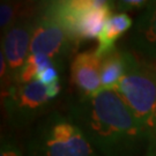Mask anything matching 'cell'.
<instances>
[{"instance_id": "8fae6325", "label": "cell", "mask_w": 156, "mask_h": 156, "mask_svg": "<svg viewBox=\"0 0 156 156\" xmlns=\"http://www.w3.org/2000/svg\"><path fill=\"white\" fill-rule=\"evenodd\" d=\"M128 51L116 50L102 59L101 66V84L102 89L115 90L120 80L127 72Z\"/></svg>"}, {"instance_id": "9a60e30c", "label": "cell", "mask_w": 156, "mask_h": 156, "mask_svg": "<svg viewBox=\"0 0 156 156\" xmlns=\"http://www.w3.org/2000/svg\"><path fill=\"white\" fill-rule=\"evenodd\" d=\"M115 4V7H117L118 9L122 11H129V9H135V8H142V7H147L149 1H145V0H122V1H116L112 2Z\"/></svg>"}, {"instance_id": "9c48e42d", "label": "cell", "mask_w": 156, "mask_h": 156, "mask_svg": "<svg viewBox=\"0 0 156 156\" xmlns=\"http://www.w3.org/2000/svg\"><path fill=\"white\" fill-rule=\"evenodd\" d=\"M131 43L149 60H156V1H149L134 23Z\"/></svg>"}, {"instance_id": "8992f818", "label": "cell", "mask_w": 156, "mask_h": 156, "mask_svg": "<svg viewBox=\"0 0 156 156\" xmlns=\"http://www.w3.org/2000/svg\"><path fill=\"white\" fill-rule=\"evenodd\" d=\"M75 46L78 45L55 20L39 11L35 19L30 53H42L48 56L59 69H62L66 58Z\"/></svg>"}, {"instance_id": "7c38bea8", "label": "cell", "mask_w": 156, "mask_h": 156, "mask_svg": "<svg viewBox=\"0 0 156 156\" xmlns=\"http://www.w3.org/2000/svg\"><path fill=\"white\" fill-rule=\"evenodd\" d=\"M42 4L1 1L0 2V30L6 33L15 22L23 19H35L38 15Z\"/></svg>"}, {"instance_id": "5bb4252c", "label": "cell", "mask_w": 156, "mask_h": 156, "mask_svg": "<svg viewBox=\"0 0 156 156\" xmlns=\"http://www.w3.org/2000/svg\"><path fill=\"white\" fill-rule=\"evenodd\" d=\"M0 156H23V151L15 138L8 134H1Z\"/></svg>"}, {"instance_id": "e0dca14e", "label": "cell", "mask_w": 156, "mask_h": 156, "mask_svg": "<svg viewBox=\"0 0 156 156\" xmlns=\"http://www.w3.org/2000/svg\"><path fill=\"white\" fill-rule=\"evenodd\" d=\"M153 136H156V134H154V135H153Z\"/></svg>"}, {"instance_id": "6da1fadb", "label": "cell", "mask_w": 156, "mask_h": 156, "mask_svg": "<svg viewBox=\"0 0 156 156\" xmlns=\"http://www.w3.org/2000/svg\"><path fill=\"white\" fill-rule=\"evenodd\" d=\"M68 116L101 156H144L151 139L116 90L79 96L69 103Z\"/></svg>"}, {"instance_id": "3957f363", "label": "cell", "mask_w": 156, "mask_h": 156, "mask_svg": "<svg viewBox=\"0 0 156 156\" xmlns=\"http://www.w3.org/2000/svg\"><path fill=\"white\" fill-rule=\"evenodd\" d=\"M111 1L105 0H56L42 2L41 11L55 20L78 45L98 38L106 20L111 16Z\"/></svg>"}, {"instance_id": "277c9868", "label": "cell", "mask_w": 156, "mask_h": 156, "mask_svg": "<svg viewBox=\"0 0 156 156\" xmlns=\"http://www.w3.org/2000/svg\"><path fill=\"white\" fill-rule=\"evenodd\" d=\"M115 90L151 136L156 134V60L142 62L131 52L127 72Z\"/></svg>"}, {"instance_id": "2e32d148", "label": "cell", "mask_w": 156, "mask_h": 156, "mask_svg": "<svg viewBox=\"0 0 156 156\" xmlns=\"http://www.w3.org/2000/svg\"><path fill=\"white\" fill-rule=\"evenodd\" d=\"M144 156H156V136H151Z\"/></svg>"}, {"instance_id": "ba28073f", "label": "cell", "mask_w": 156, "mask_h": 156, "mask_svg": "<svg viewBox=\"0 0 156 156\" xmlns=\"http://www.w3.org/2000/svg\"><path fill=\"white\" fill-rule=\"evenodd\" d=\"M102 58L95 51L80 52L71 62L72 83L81 93L80 96L89 97L102 89L101 84Z\"/></svg>"}, {"instance_id": "30bf717a", "label": "cell", "mask_w": 156, "mask_h": 156, "mask_svg": "<svg viewBox=\"0 0 156 156\" xmlns=\"http://www.w3.org/2000/svg\"><path fill=\"white\" fill-rule=\"evenodd\" d=\"M133 26V20L125 12L111 14L106 20L98 36V46L96 48V55L100 58H104L116 50V42L120 36Z\"/></svg>"}, {"instance_id": "5b68a950", "label": "cell", "mask_w": 156, "mask_h": 156, "mask_svg": "<svg viewBox=\"0 0 156 156\" xmlns=\"http://www.w3.org/2000/svg\"><path fill=\"white\" fill-rule=\"evenodd\" d=\"M2 106L7 120L13 127L23 128L45 117L53 98L48 87L38 81L14 82L1 93ZM50 113V112H49Z\"/></svg>"}, {"instance_id": "52a82bcc", "label": "cell", "mask_w": 156, "mask_h": 156, "mask_svg": "<svg viewBox=\"0 0 156 156\" xmlns=\"http://www.w3.org/2000/svg\"><path fill=\"white\" fill-rule=\"evenodd\" d=\"M35 19L20 20L2 34L0 51L6 58L13 83L16 82L19 74L30 56Z\"/></svg>"}, {"instance_id": "4fadbf2b", "label": "cell", "mask_w": 156, "mask_h": 156, "mask_svg": "<svg viewBox=\"0 0 156 156\" xmlns=\"http://www.w3.org/2000/svg\"><path fill=\"white\" fill-rule=\"evenodd\" d=\"M56 65L48 56L42 53H30L28 60L24 64L22 71L19 74L16 82H31L37 81L46 68ZM57 66V65H56Z\"/></svg>"}, {"instance_id": "7a4b0ae2", "label": "cell", "mask_w": 156, "mask_h": 156, "mask_svg": "<svg viewBox=\"0 0 156 156\" xmlns=\"http://www.w3.org/2000/svg\"><path fill=\"white\" fill-rule=\"evenodd\" d=\"M27 156H101L68 115L50 112L33 128L26 142Z\"/></svg>"}]
</instances>
